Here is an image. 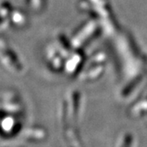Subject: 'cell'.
<instances>
[]
</instances>
